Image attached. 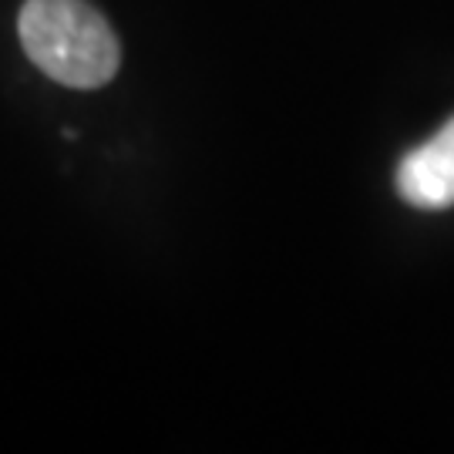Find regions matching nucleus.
<instances>
[{"instance_id":"1","label":"nucleus","mask_w":454,"mask_h":454,"mask_svg":"<svg viewBox=\"0 0 454 454\" xmlns=\"http://www.w3.org/2000/svg\"><path fill=\"white\" fill-rule=\"evenodd\" d=\"M17 31L34 65L67 88H101L118 71L112 27L84 0H27Z\"/></svg>"},{"instance_id":"2","label":"nucleus","mask_w":454,"mask_h":454,"mask_svg":"<svg viewBox=\"0 0 454 454\" xmlns=\"http://www.w3.org/2000/svg\"><path fill=\"white\" fill-rule=\"evenodd\" d=\"M397 192L418 209L454 206V118L397 165Z\"/></svg>"}]
</instances>
